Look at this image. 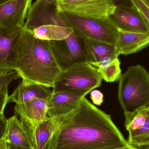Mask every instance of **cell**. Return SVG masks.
Segmentation results:
<instances>
[{
  "label": "cell",
  "instance_id": "cell-31",
  "mask_svg": "<svg viewBox=\"0 0 149 149\" xmlns=\"http://www.w3.org/2000/svg\"><path fill=\"white\" fill-rule=\"evenodd\" d=\"M0 149H7V142L3 138L0 141Z\"/></svg>",
  "mask_w": 149,
  "mask_h": 149
},
{
  "label": "cell",
  "instance_id": "cell-21",
  "mask_svg": "<svg viewBox=\"0 0 149 149\" xmlns=\"http://www.w3.org/2000/svg\"><path fill=\"white\" fill-rule=\"evenodd\" d=\"M120 62L118 57L116 58L111 63L105 68L98 69V71L102 79L107 82L119 81L121 77Z\"/></svg>",
  "mask_w": 149,
  "mask_h": 149
},
{
  "label": "cell",
  "instance_id": "cell-10",
  "mask_svg": "<svg viewBox=\"0 0 149 149\" xmlns=\"http://www.w3.org/2000/svg\"><path fill=\"white\" fill-rule=\"evenodd\" d=\"M109 18L118 30L149 35V29L135 7H116Z\"/></svg>",
  "mask_w": 149,
  "mask_h": 149
},
{
  "label": "cell",
  "instance_id": "cell-24",
  "mask_svg": "<svg viewBox=\"0 0 149 149\" xmlns=\"http://www.w3.org/2000/svg\"><path fill=\"white\" fill-rule=\"evenodd\" d=\"M127 141L129 144L138 148L149 147V134L143 136Z\"/></svg>",
  "mask_w": 149,
  "mask_h": 149
},
{
  "label": "cell",
  "instance_id": "cell-6",
  "mask_svg": "<svg viewBox=\"0 0 149 149\" xmlns=\"http://www.w3.org/2000/svg\"><path fill=\"white\" fill-rule=\"evenodd\" d=\"M57 5L59 12L95 19L108 18L116 7L111 0H59Z\"/></svg>",
  "mask_w": 149,
  "mask_h": 149
},
{
  "label": "cell",
  "instance_id": "cell-23",
  "mask_svg": "<svg viewBox=\"0 0 149 149\" xmlns=\"http://www.w3.org/2000/svg\"><path fill=\"white\" fill-rule=\"evenodd\" d=\"M19 78V75L15 71L5 74H0V89L5 86H8L13 81Z\"/></svg>",
  "mask_w": 149,
  "mask_h": 149
},
{
  "label": "cell",
  "instance_id": "cell-11",
  "mask_svg": "<svg viewBox=\"0 0 149 149\" xmlns=\"http://www.w3.org/2000/svg\"><path fill=\"white\" fill-rule=\"evenodd\" d=\"M49 99H37L22 104H15L14 112L20 118L27 131L45 121L48 116Z\"/></svg>",
  "mask_w": 149,
  "mask_h": 149
},
{
  "label": "cell",
  "instance_id": "cell-1",
  "mask_svg": "<svg viewBox=\"0 0 149 149\" xmlns=\"http://www.w3.org/2000/svg\"><path fill=\"white\" fill-rule=\"evenodd\" d=\"M45 149H112L129 144L110 115L83 97L61 118Z\"/></svg>",
  "mask_w": 149,
  "mask_h": 149
},
{
  "label": "cell",
  "instance_id": "cell-22",
  "mask_svg": "<svg viewBox=\"0 0 149 149\" xmlns=\"http://www.w3.org/2000/svg\"><path fill=\"white\" fill-rule=\"evenodd\" d=\"M135 7L139 11L149 29V6L144 0H132Z\"/></svg>",
  "mask_w": 149,
  "mask_h": 149
},
{
  "label": "cell",
  "instance_id": "cell-19",
  "mask_svg": "<svg viewBox=\"0 0 149 149\" xmlns=\"http://www.w3.org/2000/svg\"><path fill=\"white\" fill-rule=\"evenodd\" d=\"M29 31L33 36L40 40L60 41L70 36L74 32V30L72 28L67 26L48 24L37 27Z\"/></svg>",
  "mask_w": 149,
  "mask_h": 149
},
{
  "label": "cell",
  "instance_id": "cell-5",
  "mask_svg": "<svg viewBox=\"0 0 149 149\" xmlns=\"http://www.w3.org/2000/svg\"><path fill=\"white\" fill-rule=\"evenodd\" d=\"M60 17L67 27L82 38H91L116 45L119 30L109 18L95 19L84 18L63 12Z\"/></svg>",
  "mask_w": 149,
  "mask_h": 149
},
{
  "label": "cell",
  "instance_id": "cell-37",
  "mask_svg": "<svg viewBox=\"0 0 149 149\" xmlns=\"http://www.w3.org/2000/svg\"></svg>",
  "mask_w": 149,
  "mask_h": 149
},
{
  "label": "cell",
  "instance_id": "cell-26",
  "mask_svg": "<svg viewBox=\"0 0 149 149\" xmlns=\"http://www.w3.org/2000/svg\"><path fill=\"white\" fill-rule=\"evenodd\" d=\"M90 97L93 103L95 105L100 106L103 102V95L99 90H93L91 92Z\"/></svg>",
  "mask_w": 149,
  "mask_h": 149
},
{
  "label": "cell",
  "instance_id": "cell-25",
  "mask_svg": "<svg viewBox=\"0 0 149 149\" xmlns=\"http://www.w3.org/2000/svg\"><path fill=\"white\" fill-rule=\"evenodd\" d=\"M8 86H5L0 89V116L3 115L4 109L8 102Z\"/></svg>",
  "mask_w": 149,
  "mask_h": 149
},
{
  "label": "cell",
  "instance_id": "cell-27",
  "mask_svg": "<svg viewBox=\"0 0 149 149\" xmlns=\"http://www.w3.org/2000/svg\"><path fill=\"white\" fill-rule=\"evenodd\" d=\"M116 58L114 57H106L102 58L101 60L96 63H92L90 64L93 65L94 67H96L98 69H102L109 65L113 60Z\"/></svg>",
  "mask_w": 149,
  "mask_h": 149
},
{
  "label": "cell",
  "instance_id": "cell-18",
  "mask_svg": "<svg viewBox=\"0 0 149 149\" xmlns=\"http://www.w3.org/2000/svg\"><path fill=\"white\" fill-rule=\"evenodd\" d=\"M86 62L96 63L106 57H118L115 45L91 38H83Z\"/></svg>",
  "mask_w": 149,
  "mask_h": 149
},
{
  "label": "cell",
  "instance_id": "cell-29",
  "mask_svg": "<svg viewBox=\"0 0 149 149\" xmlns=\"http://www.w3.org/2000/svg\"><path fill=\"white\" fill-rule=\"evenodd\" d=\"M7 119L4 115L0 116V141L3 138L7 125Z\"/></svg>",
  "mask_w": 149,
  "mask_h": 149
},
{
  "label": "cell",
  "instance_id": "cell-33",
  "mask_svg": "<svg viewBox=\"0 0 149 149\" xmlns=\"http://www.w3.org/2000/svg\"><path fill=\"white\" fill-rule=\"evenodd\" d=\"M10 1V0H0V6Z\"/></svg>",
  "mask_w": 149,
  "mask_h": 149
},
{
  "label": "cell",
  "instance_id": "cell-9",
  "mask_svg": "<svg viewBox=\"0 0 149 149\" xmlns=\"http://www.w3.org/2000/svg\"><path fill=\"white\" fill-rule=\"evenodd\" d=\"M24 28L0 27V74L15 70L17 50Z\"/></svg>",
  "mask_w": 149,
  "mask_h": 149
},
{
  "label": "cell",
  "instance_id": "cell-30",
  "mask_svg": "<svg viewBox=\"0 0 149 149\" xmlns=\"http://www.w3.org/2000/svg\"><path fill=\"white\" fill-rule=\"evenodd\" d=\"M7 149H30L15 146L11 143H7Z\"/></svg>",
  "mask_w": 149,
  "mask_h": 149
},
{
  "label": "cell",
  "instance_id": "cell-4",
  "mask_svg": "<svg viewBox=\"0 0 149 149\" xmlns=\"http://www.w3.org/2000/svg\"><path fill=\"white\" fill-rule=\"evenodd\" d=\"M98 69L86 61L62 70L55 81L52 93H65L85 97L101 85Z\"/></svg>",
  "mask_w": 149,
  "mask_h": 149
},
{
  "label": "cell",
  "instance_id": "cell-32",
  "mask_svg": "<svg viewBox=\"0 0 149 149\" xmlns=\"http://www.w3.org/2000/svg\"><path fill=\"white\" fill-rule=\"evenodd\" d=\"M112 149H141L132 146L130 144H128L124 147H121V148H116Z\"/></svg>",
  "mask_w": 149,
  "mask_h": 149
},
{
  "label": "cell",
  "instance_id": "cell-2",
  "mask_svg": "<svg viewBox=\"0 0 149 149\" xmlns=\"http://www.w3.org/2000/svg\"><path fill=\"white\" fill-rule=\"evenodd\" d=\"M62 70L49 41L36 38L24 28L15 70L20 78L22 80L52 88Z\"/></svg>",
  "mask_w": 149,
  "mask_h": 149
},
{
  "label": "cell",
  "instance_id": "cell-36",
  "mask_svg": "<svg viewBox=\"0 0 149 149\" xmlns=\"http://www.w3.org/2000/svg\"><path fill=\"white\" fill-rule=\"evenodd\" d=\"M56 1H59V0H56Z\"/></svg>",
  "mask_w": 149,
  "mask_h": 149
},
{
  "label": "cell",
  "instance_id": "cell-28",
  "mask_svg": "<svg viewBox=\"0 0 149 149\" xmlns=\"http://www.w3.org/2000/svg\"><path fill=\"white\" fill-rule=\"evenodd\" d=\"M116 7H134L132 0H111Z\"/></svg>",
  "mask_w": 149,
  "mask_h": 149
},
{
  "label": "cell",
  "instance_id": "cell-12",
  "mask_svg": "<svg viewBox=\"0 0 149 149\" xmlns=\"http://www.w3.org/2000/svg\"><path fill=\"white\" fill-rule=\"evenodd\" d=\"M32 0H10L0 6V27L23 28Z\"/></svg>",
  "mask_w": 149,
  "mask_h": 149
},
{
  "label": "cell",
  "instance_id": "cell-8",
  "mask_svg": "<svg viewBox=\"0 0 149 149\" xmlns=\"http://www.w3.org/2000/svg\"><path fill=\"white\" fill-rule=\"evenodd\" d=\"M65 26L58 9L56 0H37L31 4L23 28L28 31L42 25Z\"/></svg>",
  "mask_w": 149,
  "mask_h": 149
},
{
  "label": "cell",
  "instance_id": "cell-15",
  "mask_svg": "<svg viewBox=\"0 0 149 149\" xmlns=\"http://www.w3.org/2000/svg\"><path fill=\"white\" fill-rule=\"evenodd\" d=\"M149 45V35L119 30L116 42V53L128 55L136 53Z\"/></svg>",
  "mask_w": 149,
  "mask_h": 149
},
{
  "label": "cell",
  "instance_id": "cell-34",
  "mask_svg": "<svg viewBox=\"0 0 149 149\" xmlns=\"http://www.w3.org/2000/svg\"><path fill=\"white\" fill-rule=\"evenodd\" d=\"M141 149H149V147H144V148H141Z\"/></svg>",
  "mask_w": 149,
  "mask_h": 149
},
{
  "label": "cell",
  "instance_id": "cell-7",
  "mask_svg": "<svg viewBox=\"0 0 149 149\" xmlns=\"http://www.w3.org/2000/svg\"><path fill=\"white\" fill-rule=\"evenodd\" d=\"M53 54L62 70L74 64L86 61L83 38L74 31L67 38L50 41Z\"/></svg>",
  "mask_w": 149,
  "mask_h": 149
},
{
  "label": "cell",
  "instance_id": "cell-13",
  "mask_svg": "<svg viewBox=\"0 0 149 149\" xmlns=\"http://www.w3.org/2000/svg\"><path fill=\"white\" fill-rule=\"evenodd\" d=\"M52 93L49 87L22 80L9 95L8 102L22 104L37 99H49Z\"/></svg>",
  "mask_w": 149,
  "mask_h": 149
},
{
  "label": "cell",
  "instance_id": "cell-3",
  "mask_svg": "<svg viewBox=\"0 0 149 149\" xmlns=\"http://www.w3.org/2000/svg\"><path fill=\"white\" fill-rule=\"evenodd\" d=\"M118 98L124 115L149 106V72L138 64L129 67L119 80Z\"/></svg>",
  "mask_w": 149,
  "mask_h": 149
},
{
  "label": "cell",
  "instance_id": "cell-35",
  "mask_svg": "<svg viewBox=\"0 0 149 149\" xmlns=\"http://www.w3.org/2000/svg\"><path fill=\"white\" fill-rule=\"evenodd\" d=\"M144 1L149 6V0H144Z\"/></svg>",
  "mask_w": 149,
  "mask_h": 149
},
{
  "label": "cell",
  "instance_id": "cell-17",
  "mask_svg": "<svg viewBox=\"0 0 149 149\" xmlns=\"http://www.w3.org/2000/svg\"><path fill=\"white\" fill-rule=\"evenodd\" d=\"M57 119L48 118L31 130L27 131L34 149H45L58 126Z\"/></svg>",
  "mask_w": 149,
  "mask_h": 149
},
{
  "label": "cell",
  "instance_id": "cell-20",
  "mask_svg": "<svg viewBox=\"0 0 149 149\" xmlns=\"http://www.w3.org/2000/svg\"><path fill=\"white\" fill-rule=\"evenodd\" d=\"M130 128L134 131L129 134L128 140L149 134V107L140 109L130 116Z\"/></svg>",
  "mask_w": 149,
  "mask_h": 149
},
{
  "label": "cell",
  "instance_id": "cell-16",
  "mask_svg": "<svg viewBox=\"0 0 149 149\" xmlns=\"http://www.w3.org/2000/svg\"><path fill=\"white\" fill-rule=\"evenodd\" d=\"M3 138L7 143L34 149L25 126L16 115L7 119L6 130Z\"/></svg>",
  "mask_w": 149,
  "mask_h": 149
},
{
  "label": "cell",
  "instance_id": "cell-14",
  "mask_svg": "<svg viewBox=\"0 0 149 149\" xmlns=\"http://www.w3.org/2000/svg\"><path fill=\"white\" fill-rule=\"evenodd\" d=\"M82 99L67 93H52L48 101V117L59 119L68 114L77 108Z\"/></svg>",
  "mask_w": 149,
  "mask_h": 149
}]
</instances>
